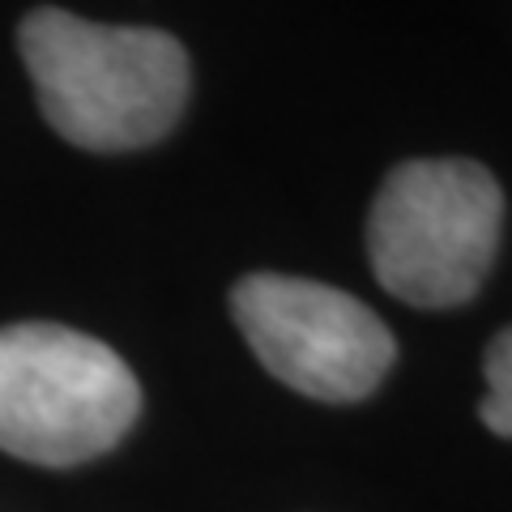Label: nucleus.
Returning a JSON list of instances; mask_svg holds the SVG:
<instances>
[{
  "mask_svg": "<svg viewBox=\"0 0 512 512\" xmlns=\"http://www.w3.org/2000/svg\"><path fill=\"white\" fill-rule=\"evenodd\" d=\"M43 120L77 150L124 154L163 141L192 90L184 43L154 26H99L35 9L18 26Z\"/></svg>",
  "mask_w": 512,
  "mask_h": 512,
  "instance_id": "obj_1",
  "label": "nucleus"
},
{
  "mask_svg": "<svg viewBox=\"0 0 512 512\" xmlns=\"http://www.w3.org/2000/svg\"><path fill=\"white\" fill-rule=\"evenodd\" d=\"M504 192L474 158H410L380 184L367 218L372 274L410 308L470 303L495 265Z\"/></svg>",
  "mask_w": 512,
  "mask_h": 512,
  "instance_id": "obj_2",
  "label": "nucleus"
},
{
  "mask_svg": "<svg viewBox=\"0 0 512 512\" xmlns=\"http://www.w3.org/2000/svg\"><path fill=\"white\" fill-rule=\"evenodd\" d=\"M141 414V384L107 342L52 320L0 329V448L30 466L111 453Z\"/></svg>",
  "mask_w": 512,
  "mask_h": 512,
  "instance_id": "obj_3",
  "label": "nucleus"
},
{
  "mask_svg": "<svg viewBox=\"0 0 512 512\" xmlns=\"http://www.w3.org/2000/svg\"><path fill=\"white\" fill-rule=\"evenodd\" d=\"M231 316L265 372L312 402H363L397 359L389 325L363 299L312 278L248 274Z\"/></svg>",
  "mask_w": 512,
  "mask_h": 512,
  "instance_id": "obj_4",
  "label": "nucleus"
},
{
  "mask_svg": "<svg viewBox=\"0 0 512 512\" xmlns=\"http://www.w3.org/2000/svg\"><path fill=\"white\" fill-rule=\"evenodd\" d=\"M483 376H487V397L478 406V419L487 423L495 436H512V325L500 329L487 346L483 359Z\"/></svg>",
  "mask_w": 512,
  "mask_h": 512,
  "instance_id": "obj_5",
  "label": "nucleus"
}]
</instances>
